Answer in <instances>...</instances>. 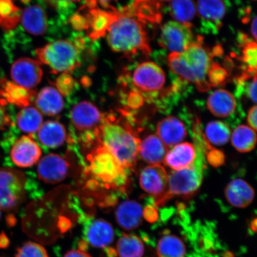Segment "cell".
Segmentation results:
<instances>
[{"instance_id": "1", "label": "cell", "mask_w": 257, "mask_h": 257, "mask_svg": "<svg viewBox=\"0 0 257 257\" xmlns=\"http://www.w3.org/2000/svg\"><path fill=\"white\" fill-rule=\"evenodd\" d=\"M113 19L107 32V43L115 53L126 56L141 53L149 56L152 52L146 24L134 14L130 6L120 11L113 10Z\"/></svg>"}, {"instance_id": "2", "label": "cell", "mask_w": 257, "mask_h": 257, "mask_svg": "<svg viewBox=\"0 0 257 257\" xmlns=\"http://www.w3.org/2000/svg\"><path fill=\"white\" fill-rule=\"evenodd\" d=\"M219 52L213 51L211 53L204 46L202 38L199 37L183 52L170 53L168 66L182 80L195 83L200 91H207L211 87L208 75L213 57Z\"/></svg>"}, {"instance_id": "3", "label": "cell", "mask_w": 257, "mask_h": 257, "mask_svg": "<svg viewBox=\"0 0 257 257\" xmlns=\"http://www.w3.org/2000/svg\"><path fill=\"white\" fill-rule=\"evenodd\" d=\"M194 145L196 157L188 168L173 171L168 175V190L161 204L173 197H188L197 192L203 181L206 166V152L210 146L198 121L194 128Z\"/></svg>"}, {"instance_id": "4", "label": "cell", "mask_w": 257, "mask_h": 257, "mask_svg": "<svg viewBox=\"0 0 257 257\" xmlns=\"http://www.w3.org/2000/svg\"><path fill=\"white\" fill-rule=\"evenodd\" d=\"M88 156L86 175L90 176L89 188L98 187L115 191H125L128 181L127 169L99 142Z\"/></svg>"}, {"instance_id": "5", "label": "cell", "mask_w": 257, "mask_h": 257, "mask_svg": "<svg viewBox=\"0 0 257 257\" xmlns=\"http://www.w3.org/2000/svg\"><path fill=\"white\" fill-rule=\"evenodd\" d=\"M96 137L124 168L128 170L136 166L141 140L128 128L104 119Z\"/></svg>"}, {"instance_id": "6", "label": "cell", "mask_w": 257, "mask_h": 257, "mask_svg": "<svg viewBox=\"0 0 257 257\" xmlns=\"http://www.w3.org/2000/svg\"><path fill=\"white\" fill-rule=\"evenodd\" d=\"M79 47L69 40H58L36 50L38 62L53 73H69L80 66Z\"/></svg>"}, {"instance_id": "7", "label": "cell", "mask_w": 257, "mask_h": 257, "mask_svg": "<svg viewBox=\"0 0 257 257\" xmlns=\"http://www.w3.org/2000/svg\"><path fill=\"white\" fill-rule=\"evenodd\" d=\"M27 179L23 172L0 168V208L15 210L25 200Z\"/></svg>"}, {"instance_id": "8", "label": "cell", "mask_w": 257, "mask_h": 257, "mask_svg": "<svg viewBox=\"0 0 257 257\" xmlns=\"http://www.w3.org/2000/svg\"><path fill=\"white\" fill-rule=\"evenodd\" d=\"M191 26L169 21L163 26L159 43L170 53H180L194 42Z\"/></svg>"}, {"instance_id": "9", "label": "cell", "mask_w": 257, "mask_h": 257, "mask_svg": "<svg viewBox=\"0 0 257 257\" xmlns=\"http://www.w3.org/2000/svg\"><path fill=\"white\" fill-rule=\"evenodd\" d=\"M134 85L140 91L155 92L165 85L166 75L163 70L152 62L138 64L133 75Z\"/></svg>"}, {"instance_id": "10", "label": "cell", "mask_w": 257, "mask_h": 257, "mask_svg": "<svg viewBox=\"0 0 257 257\" xmlns=\"http://www.w3.org/2000/svg\"><path fill=\"white\" fill-rule=\"evenodd\" d=\"M140 184L145 192L155 197L156 204L160 205L168 190V173L160 165H150L141 173Z\"/></svg>"}, {"instance_id": "11", "label": "cell", "mask_w": 257, "mask_h": 257, "mask_svg": "<svg viewBox=\"0 0 257 257\" xmlns=\"http://www.w3.org/2000/svg\"><path fill=\"white\" fill-rule=\"evenodd\" d=\"M11 75L16 84L32 89L41 82L43 71L38 61L30 58H21L12 64Z\"/></svg>"}, {"instance_id": "12", "label": "cell", "mask_w": 257, "mask_h": 257, "mask_svg": "<svg viewBox=\"0 0 257 257\" xmlns=\"http://www.w3.org/2000/svg\"><path fill=\"white\" fill-rule=\"evenodd\" d=\"M70 167L65 157L56 154H48L38 163V178L46 184H57L67 178Z\"/></svg>"}, {"instance_id": "13", "label": "cell", "mask_w": 257, "mask_h": 257, "mask_svg": "<svg viewBox=\"0 0 257 257\" xmlns=\"http://www.w3.org/2000/svg\"><path fill=\"white\" fill-rule=\"evenodd\" d=\"M70 118L74 126L80 132L91 133L96 131L102 123L101 112L92 102L83 101L72 108Z\"/></svg>"}, {"instance_id": "14", "label": "cell", "mask_w": 257, "mask_h": 257, "mask_svg": "<svg viewBox=\"0 0 257 257\" xmlns=\"http://www.w3.org/2000/svg\"><path fill=\"white\" fill-rule=\"evenodd\" d=\"M196 10L204 30L216 33L226 14V6L223 0H198Z\"/></svg>"}, {"instance_id": "15", "label": "cell", "mask_w": 257, "mask_h": 257, "mask_svg": "<svg viewBox=\"0 0 257 257\" xmlns=\"http://www.w3.org/2000/svg\"><path fill=\"white\" fill-rule=\"evenodd\" d=\"M41 156L40 147L29 136H22L16 140L11 151L12 162L19 168L33 166L40 160Z\"/></svg>"}, {"instance_id": "16", "label": "cell", "mask_w": 257, "mask_h": 257, "mask_svg": "<svg viewBox=\"0 0 257 257\" xmlns=\"http://www.w3.org/2000/svg\"><path fill=\"white\" fill-rule=\"evenodd\" d=\"M84 234L86 242L98 248H108L114 237L111 224L100 218L89 221L85 225Z\"/></svg>"}, {"instance_id": "17", "label": "cell", "mask_w": 257, "mask_h": 257, "mask_svg": "<svg viewBox=\"0 0 257 257\" xmlns=\"http://www.w3.org/2000/svg\"><path fill=\"white\" fill-rule=\"evenodd\" d=\"M35 92L15 83L3 79L0 80V104H11L19 107H27L33 99Z\"/></svg>"}, {"instance_id": "18", "label": "cell", "mask_w": 257, "mask_h": 257, "mask_svg": "<svg viewBox=\"0 0 257 257\" xmlns=\"http://www.w3.org/2000/svg\"><path fill=\"white\" fill-rule=\"evenodd\" d=\"M157 134L167 147L174 146L182 142L187 135L183 122L174 116L160 120L157 126Z\"/></svg>"}, {"instance_id": "19", "label": "cell", "mask_w": 257, "mask_h": 257, "mask_svg": "<svg viewBox=\"0 0 257 257\" xmlns=\"http://www.w3.org/2000/svg\"><path fill=\"white\" fill-rule=\"evenodd\" d=\"M224 194L229 203L237 208L248 207L255 197L252 186L241 179L230 181L225 189Z\"/></svg>"}, {"instance_id": "20", "label": "cell", "mask_w": 257, "mask_h": 257, "mask_svg": "<svg viewBox=\"0 0 257 257\" xmlns=\"http://www.w3.org/2000/svg\"><path fill=\"white\" fill-rule=\"evenodd\" d=\"M196 157L194 145L184 143L175 145L168 151L163 163L174 171L188 168L194 163Z\"/></svg>"}, {"instance_id": "21", "label": "cell", "mask_w": 257, "mask_h": 257, "mask_svg": "<svg viewBox=\"0 0 257 257\" xmlns=\"http://www.w3.org/2000/svg\"><path fill=\"white\" fill-rule=\"evenodd\" d=\"M143 208L138 202L133 200L125 201L118 205L115 211V219L123 229H136L142 223Z\"/></svg>"}, {"instance_id": "22", "label": "cell", "mask_w": 257, "mask_h": 257, "mask_svg": "<svg viewBox=\"0 0 257 257\" xmlns=\"http://www.w3.org/2000/svg\"><path fill=\"white\" fill-rule=\"evenodd\" d=\"M35 104L42 114L54 116L63 110L64 100L62 94L56 88L47 86L38 93Z\"/></svg>"}, {"instance_id": "23", "label": "cell", "mask_w": 257, "mask_h": 257, "mask_svg": "<svg viewBox=\"0 0 257 257\" xmlns=\"http://www.w3.org/2000/svg\"><path fill=\"white\" fill-rule=\"evenodd\" d=\"M207 107L215 116L227 117L235 111L236 102L232 93L226 89H220L209 96Z\"/></svg>"}, {"instance_id": "24", "label": "cell", "mask_w": 257, "mask_h": 257, "mask_svg": "<svg viewBox=\"0 0 257 257\" xmlns=\"http://www.w3.org/2000/svg\"><path fill=\"white\" fill-rule=\"evenodd\" d=\"M163 141L155 135H150L141 141L139 154L141 158L147 163L160 165L163 163L168 150Z\"/></svg>"}, {"instance_id": "25", "label": "cell", "mask_w": 257, "mask_h": 257, "mask_svg": "<svg viewBox=\"0 0 257 257\" xmlns=\"http://www.w3.org/2000/svg\"><path fill=\"white\" fill-rule=\"evenodd\" d=\"M37 133L39 142L44 147L50 149L62 146L67 140L65 127L57 121L44 122Z\"/></svg>"}, {"instance_id": "26", "label": "cell", "mask_w": 257, "mask_h": 257, "mask_svg": "<svg viewBox=\"0 0 257 257\" xmlns=\"http://www.w3.org/2000/svg\"><path fill=\"white\" fill-rule=\"evenodd\" d=\"M21 22L25 30L32 35H43L47 29V14L40 6L33 5L25 9L22 13Z\"/></svg>"}, {"instance_id": "27", "label": "cell", "mask_w": 257, "mask_h": 257, "mask_svg": "<svg viewBox=\"0 0 257 257\" xmlns=\"http://www.w3.org/2000/svg\"><path fill=\"white\" fill-rule=\"evenodd\" d=\"M16 121L19 128L26 134L37 133L43 123V117L36 107H24L18 112Z\"/></svg>"}, {"instance_id": "28", "label": "cell", "mask_w": 257, "mask_h": 257, "mask_svg": "<svg viewBox=\"0 0 257 257\" xmlns=\"http://www.w3.org/2000/svg\"><path fill=\"white\" fill-rule=\"evenodd\" d=\"M230 137L232 146L240 153L251 152L255 147V131L246 125H240L237 126Z\"/></svg>"}, {"instance_id": "29", "label": "cell", "mask_w": 257, "mask_h": 257, "mask_svg": "<svg viewBox=\"0 0 257 257\" xmlns=\"http://www.w3.org/2000/svg\"><path fill=\"white\" fill-rule=\"evenodd\" d=\"M157 253L158 257H185L186 246L179 237L166 234L159 240Z\"/></svg>"}, {"instance_id": "30", "label": "cell", "mask_w": 257, "mask_h": 257, "mask_svg": "<svg viewBox=\"0 0 257 257\" xmlns=\"http://www.w3.org/2000/svg\"><path fill=\"white\" fill-rule=\"evenodd\" d=\"M196 6L193 0H171L169 5L170 15L179 23L191 26L196 15Z\"/></svg>"}, {"instance_id": "31", "label": "cell", "mask_w": 257, "mask_h": 257, "mask_svg": "<svg viewBox=\"0 0 257 257\" xmlns=\"http://www.w3.org/2000/svg\"><path fill=\"white\" fill-rule=\"evenodd\" d=\"M116 253L119 257H143V241L135 234H123L118 240Z\"/></svg>"}, {"instance_id": "32", "label": "cell", "mask_w": 257, "mask_h": 257, "mask_svg": "<svg viewBox=\"0 0 257 257\" xmlns=\"http://www.w3.org/2000/svg\"><path fill=\"white\" fill-rule=\"evenodd\" d=\"M230 137V128L224 122L211 121L205 128V138L208 142L216 146H221L227 144Z\"/></svg>"}, {"instance_id": "33", "label": "cell", "mask_w": 257, "mask_h": 257, "mask_svg": "<svg viewBox=\"0 0 257 257\" xmlns=\"http://www.w3.org/2000/svg\"><path fill=\"white\" fill-rule=\"evenodd\" d=\"M243 40L242 61L245 64L246 71L255 73L256 72L257 46L256 41L247 40Z\"/></svg>"}, {"instance_id": "34", "label": "cell", "mask_w": 257, "mask_h": 257, "mask_svg": "<svg viewBox=\"0 0 257 257\" xmlns=\"http://www.w3.org/2000/svg\"><path fill=\"white\" fill-rule=\"evenodd\" d=\"M16 257H48L46 250L37 243L28 242L18 249Z\"/></svg>"}, {"instance_id": "35", "label": "cell", "mask_w": 257, "mask_h": 257, "mask_svg": "<svg viewBox=\"0 0 257 257\" xmlns=\"http://www.w3.org/2000/svg\"><path fill=\"white\" fill-rule=\"evenodd\" d=\"M227 77V72L223 67L217 63H212L208 75V82L211 86H216L224 82Z\"/></svg>"}, {"instance_id": "36", "label": "cell", "mask_w": 257, "mask_h": 257, "mask_svg": "<svg viewBox=\"0 0 257 257\" xmlns=\"http://www.w3.org/2000/svg\"><path fill=\"white\" fill-rule=\"evenodd\" d=\"M57 89L61 94L67 95L72 92L74 87V80L69 73H62L56 80Z\"/></svg>"}, {"instance_id": "37", "label": "cell", "mask_w": 257, "mask_h": 257, "mask_svg": "<svg viewBox=\"0 0 257 257\" xmlns=\"http://www.w3.org/2000/svg\"><path fill=\"white\" fill-rule=\"evenodd\" d=\"M208 147L206 152V160L214 167H219L224 163V155L221 151Z\"/></svg>"}, {"instance_id": "38", "label": "cell", "mask_w": 257, "mask_h": 257, "mask_svg": "<svg viewBox=\"0 0 257 257\" xmlns=\"http://www.w3.org/2000/svg\"><path fill=\"white\" fill-rule=\"evenodd\" d=\"M85 1L89 8H95L96 6L99 5L104 9L114 10L111 5L116 2L117 0H85Z\"/></svg>"}, {"instance_id": "39", "label": "cell", "mask_w": 257, "mask_h": 257, "mask_svg": "<svg viewBox=\"0 0 257 257\" xmlns=\"http://www.w3.org/2000/svg\"><path fill=\"white\" fill-rule=\"evenodd\" d=\"M11 124L12 120L9 114L6 112L3 105L0 104V131L5 130Z\"/></svg>"}, {"instance_id": "40", "label": "cell", "mask_w": 257, "mask_h": 257, "mask_svg": "<svg viewBox=\"0 0 257 257\" xmlns=\"http://www.w3.org/2000/svg\"><path fill=\"white\" fill-rule=\"evenodd\" d=\"M48 4L56 8H66L67 6L80 1V0H45Z\"/></svg>"}, {"instance_id": "41", "label": "cell", "mask_w": 257, "mask_h": 257, "mask_svg": "<svg viewBox=\"0 0 257 257\" xmlns=\"http://www.w3.org/2000/svg\"><path fill=\"white\" fill-rule=\"evenodd\" d=\"M256 105H255L250 109L247 117V121L249 127L254 131L256 130Z\"/></svg>"}, {"instance_id": "42", "label": "cell", "mask_w": 257, "mask_h": 257, "mask_svg": "<svg viewBox=\"0 0 257 257\" xmlns=\"http://www.w3.org/2000/svg\"><path fill=\"white\" fill-rule=\"evenodd\" d=\"M63 257H91L84 250L80 249H73L67 252Z\"/></svg>"}, {"instance_id": "43", "label": "cell", "mask_w": 257, "mask_h": 257, "mask_svg": "<svg viewBox=\"0 0 257 257\" xmlns=\"http://www.w3.org/2000/svg\"><path fill=\"white\" fill-rule=\"evenodd\" d=\"M141 102H142V98L137 94L131 95L130 98H128V104L132 107H139Z\"/></svg>"}, {"instance_id": "44", "label": "cell", "mask_w": 257, "mask_h": 257, "mask_svg": "<svg viewBox=\"0 0 257 257\" xmlns=\"http://www.w3.org/2000/svg\"><path fill=\"white\" fill-rule=\"evenodd\" d=\"M250 32L252 35L253 39L256 41V17L253 18L252 21L251 25H250Z\"/></svg>"}, {"instance_id": "45", "label": "cell", "mask_w": 257, "mask_h": 257, "mask_svg": "<svg viewBox=\"0 0 257 257\" xmlns=\"http://www.w3.org/2000/svg\"><path fill=\"white\" fill-rule=\"evenodd\" d=\"M154 1L161 3L163 2H170L171 0H154Z\"/></svg>"}, {"instance_id": "46", "label": "cell", "mask_w": 257, "mask_h": 257, "mask_svg": "<svg viewBox=\"0 0 257 257\" xmlns=\"http://www.w3.org/2000/svg\"><path fill=\"white\" fill-rule=\"evenodd\" d=\"M3 18L1 16H0V23H1V22L3 21Z\"/></svg>"}, {"instance_id": "47", "label": "cell", "mask_w": 257, "mask_h": 257, "mask_svg": "<svg viewBox=\"0 0 257 257\" xmlns=\"http://www.w3.org/2000/svg\"><path fill=\"white\" fill-rule=\"evenodd\" d=\"M1 217H2V213H1V210H0V218H1Z\"/></svg>"}]
</instances>
